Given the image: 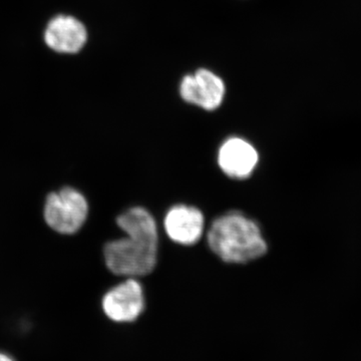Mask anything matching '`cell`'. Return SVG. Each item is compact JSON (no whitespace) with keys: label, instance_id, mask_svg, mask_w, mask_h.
I'll return each instance as SVG.
<instances>
[{"label":"cell","instance_id":"cell-1","mask_svg":"<svg viewBox=\"0 0 361 361\" xmlns=\"http://www.w3.org/2000/svg\"><path fill=\"white\" fill-rule=\"evenodd\" d=\"M116 224L127 236L104 247L109 269L118 276L129 278L149 274L158 258V228L153 216L146 209L135 207L118 216Z\"/></svg>","mask_w":361,"mask_h":361},{"label":"cell","instance_id":"cell-2","mask_svg":"<svg viewBox=\"0 0 361 361\" xmlns=\"http://www.w3.org/2000/svg\"><path fill=\"white\" fill-rule=\"evenodd\" d=\"M208 244L216 255L229 263L249 262L267 251L260 228L240 213L226 214L214 221Z\"/></svg>","mask_w":361,"mask_h":361},{"label":"cell","instance_id":"cell-3","mask_svg":"<svg viewBox=\"0 0 361 361\" xmlns=\"http://www.w3.org/2000/svg\"><path fill=\"white\" fill-rule=\"evenodd\" d=\"M89 205L84 195L73 188H63L47 197L44 216L54 231L73 234L85 224Z\"/></svg>","mask_w":361,"mask_h":361},{"label":"cell","instance_id":"cell-4","mask_svg":"<svg viewBox=\"0 0 361 361\" xmlns=\"http://www.w3.org/2000/svg\"><path fill=\"white\" fill-rule=\"evenodd\" d=\"M145 305L144 290L135 278L116 285L104 294L102 301L104 314L118 323L135 322L144 312Z\"/></svg>","mask_w":361,"mask_h":361},{"label":"cell","instance_id":"cell-5","mask_svg":"<svg viewBox=\"0 0 361 361\" xmlns=\"http://www.w3.org/2000/svg\"><path fill=\"white\" fill-rule=\"evenodd\" d=\"M225 92L222 78L205 68L197 71L194 75H186L180 85V97L185 102L206 111L219 108Z\"/></svg>","mask_w":361,"mask_h":361},{"label":"cell","instance_id":"cell-6","mask_svg":"<svg viewBox=\"0 0 361 361\" xmlns=\"http://www.w3.org/2000/svg\"><path fill=\"white\" fill-rule=\"evenodd\" d=\"M204 216L195 207H173L165 218V230L171 240L182 245H193L204 231Z\"/></svg>","mask_w":361,"mask_h":361},{"label":"cell","instance_id":"cell-7","mask_svg":"<svg viewBox=\"0 0 361 361\" xmlns=\"http://www.w3.org/2000/svg\"><path fill=\"white\" fill-rule=\"evenodd\" d=\"M258 160L256 149L241 137L228 139L221 146L218 155L221 170L234 179L249 177L257 166Z\"/></svg>","mask_w":361,"mask_h":361},{"label":"cell","instance_id":"cell-8","mask_svg":"<svg viewBox=\"0 0 361 361\" xmlns=\"http://www.w3.org/2000/svg\"><path fill=\"white\" fill-rule=\"evenodd\" d=\"M87 30L80 21L61 16L52 20L45 32V42L51 49L65 54L80 51L87 42Z\"/></svg>","mask_w":361,"mask_h":361},{"label":"cell","instance_id":"cell-9","mask_svg":"<svg viewBox=\"0 0 361 361\" xmlns=\"http://www.w3.org/2000/svg\"><path fill=\"white\" fill-rule=\"evenodd\" d=\"M0 361H16L14 360L13 356L8 355V353H4V351H0Z\"/></svg>","mask_w":361,"mask_h":361}]
</instances>
